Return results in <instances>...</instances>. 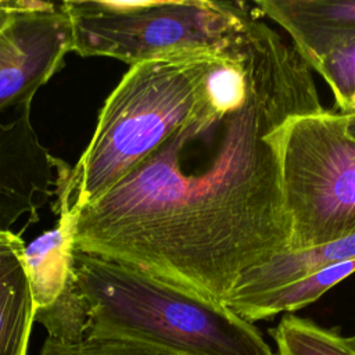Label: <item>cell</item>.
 Segmentation results:
<instances>
[{"instance_id":"obj_1","label":"cell","mask_w":355,"mask_h":355,"mask_svg":"<svg viewBox=\"0 0 355 355\" xmlns=\"http://www.w3.org/2000/svg\"><path fill=\"white\" fill-rule=\"evenodd\" d=\"M311 68L255 10L207 103L93 201L69 211L75 251L222 302L290 247L284 122L322 110Z\"/></svg>"},{"instance_id":"obj_2","label":"cell","mask_w":355,"mask_h":355,"mask_svg":"<svg viewBox=\"0 0 355 355\" xmlns=\"http://www.w3.org/2000/svg\"><path fill=\"white\" fill-rule=\"evenodd\" d=\"M230 49L179 53L129 67L100 110L86 150L65 171L57 204L73 211L93 201L154 153L207 103L212 73Z\"/></svg>"},{"instance_id":"obj_3","label":"cell","mask_w":355,"mask_h":355,"mask_svg":"<svg viewBox=\"0 0 355 355\" xmlns=\"http://www.w3.org/2000/svg\"><path fill=\"white\" fill-rule=\"evenodd\" d=\"M72 276L89 330L176 355H275L261 331L222 302L73 250Z\"/></svg>"},{"instance_id":"obj_4","label":"cell","mask_w":355,"mask_h":355,"mask_svg":"<svg viewBox=\"0 0 355 355\" xmlns=\"http://www.w3.org/2000/svg\"><path fill=\"white\" fill-rule=\"evenodd\" d=\"M71 51L129 67L179 53L226 51L240 37L254 6L211 0H67Z\"/></svg>"},{"instance_id":"obj_5","label":"cell","mask_w":355,"mask_h":355,"mask_svg":"<svg viewBox=\"0 0 355 355\" xmlns=\"http://www.w3.org/2000/svg\"><path fill=\"white\" fill-rule=\"evenodd\" d=\"M282 187L291 223L287 251L355 233V139L347 116L324 108L288 118L279 135Z\"/></svg>"},{"instance_id":"obj_6","label":"cell","mask_w":355,"mask_h":355,"mask_svg":"<svg viewBox=\"0 0 355 355\" xmlns=\"http://www.w3.org/2000/svg\"><path fill=\"white\" fill-rule=\"evenodd\" d=\"M71 51L62 3L26 1L0 32V114L32 103Z\"/></svg>"},{"instance_id":"obj_7","label":"cell","mask_w":355,"mask_h":355,"mask_svg":"<svg viewBox=\"0 0 355 355\" xmlns=\"http://www.w3.org/2000/svg\"><path fill=\"white\" fill-rule=\"evenodd\" d=\"M68 166L40 143L31 121V103L0 122V230H11L25 215L35 223L39 209L57 198Z\"/></svg>"},{"instance_id":"obj_8","label":"cell","mask_w":355,"mask_h":355,"mask_svg":"<svg viewBox=\"0 0 355 355\" xmlns=\"http://www.w3.org/2000/svg\"><path fill=\"white\" fill-rule=\"evenodd\" d=\"M254 8L277 24L311 69L355 42V0H257Z\"/></svg>"},{"instance_id":"obj_9","label":"cell","mask_w":355,"mask_h":355,"mask_svg":"<svg viewBox=\"0 0 355 355\" xmlns=\"http://www.w3.org/2000/svg\"><path fill=\"white\" fill-rule=\"evenodd\" d=\"M33 322L25 243L11 230H0V355H26Z\"/></svg>"},{"instance_id":"obj_10","label":"cell","mask_w":355,"mask_h":355,"mask_svg":"<svg viewBox=\"0 0 355 355\" xmlns=\"http://www.w3.org/2000/svg\"><path fill=\"white\" fill-rule=\"evenodd\" d=\"M352 259H355V233L316 248L284 251L270 261L245 272L237 280L223 304L230 306L302 279L329 265Z\"/></svg>"},{"instance_id":"obj_11","label":"cell","mask_w":355,"mask_h":355,"mask_svg":"<svg viewBox=\"0 0 355 355\" xmlns=\"http://www.w3.org/2000/svg\"><path fill=\"white\" fill-rule=\"evenodd\" d=\"M57 226L25 245V265L35 312L53 305L72 276L71 218L65 207L57 205Z\"/></svg>"},{"instance_id":"obj_12","label":"cell","mask_w":355,"mask_h":355,"mask_svg":"<svg viewBox=\"0 0 355 355\" xmlns=\"http://www.w3.org/2000/svg\"><path fill=\"white\" fill-rule=\"evenodd\" d=\"M352 273H355V259L333 263L302 279L236 302L227 308L250 323L266 320L279 313L298 311L315 302Z\"/></svg>"},{"instance_id":"obj_13","label":"cell","mask_w":355,"mask_h":355,"mask_svg":"<svg viewBox=\"0 0 355 355\" xmlns=\"http://www.w3.org/2000/svg\"><path fill=\"white\" fill-rule=\"evenodd\" d=\"M269 333L276 344V355H355L340 330L291 313L283 316Z\"/></svg>"},{"instance_id":"obj_14","label":"cell","mask_w":355,"mask_h":355,"mask_svg":"<svg viewBox=\"0 0 355 355\" xmlns=\"http://www.w3.org/2000/svg\"><path fill=\"white\" fill-rule=\"evenodd\" d=\"M35 320L44 324L49 338L57 341L71 343L86 336L89 330L87 308L73 276L53 305L35 312Z\"/></svg>"},{"instance_id":"obj_15","label":"cell","mask_w":355,"mask_h":355,"mask_svg":"<svg viewBox=\"0 0 355 355\" xmlns=\"http://www.w3.org/2000/svg\"><path fill=\"white\" fill-rule=\"evenodd\" d=\"M39 355H176L154 345L110 333L87 331L78 341L64 343L49 338Z\"/></svg>"},{"instance_id":"obj_16","label":"cell","mask_w":355,"mask_h":355,"mask_svg":"<svg viewBox=\"0 0 355 355\" xmlns=\"http://www.w3.org/2000/svg\"><path fill=\"white\" fill-rule=\"evenodd\" d=\"M334 97L337 112L355 114V42L329 54L315 69Z\"/></svg>"},{"instance_id":"obj_17","label":"cell","mask_w":355,"mask_h":355,"mask_svg":"<svg viewBox=\"0 0 355 355\" xmlns=\"http://www.w3.org/2000/svg\"><path fill=\"white\" fill-rule=\"evenodd\" d=\"M21 6L22 0H0V32L8 25Z\"/></svg>"},{"instance_id":"obj_18","label":"cell","mask_w":355,"mask_h":355,"mask_svg":"<svg viewBox=\"0 0 355 355\" xmlns=\"http://www.w3.org/2000/svg\"><path fill=\"white\" fill-rule=\"evenodd\" d=\"M347 116V128L348 133L352 139H355V114L354 115H345Z\"/></svg>"},{"instance_id":"obj_19","label":"cell","mask_w":355,"mask_h":355,"mask_svg":"<svg viewBox=\"0 0 355 355\" xmlns=\"http://www.w3.org/2000/svg\"><path fill=\"white\" fill-rule=\"evenodd\" d=\"M348 338V343H349V345L352 347V349L355 351V333L351 336V337H347Z\"/></svg>"}]
</instances>
